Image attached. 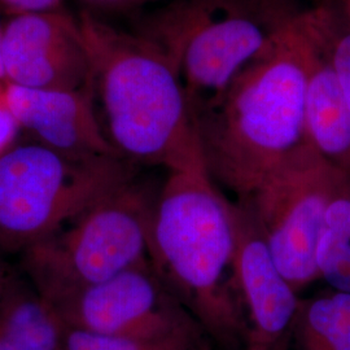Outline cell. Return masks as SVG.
Returning a JSON list of instances; mask_svg holds the SVG:
<instances>
[{
  "label": "cell",
  "instance_id": "19",
  "mask_svg": "<svg viewBox=\"0 0 350 350\" xmlns=\"http://www.w3.org/2000/svg\"><path fill=\"white\" fill-rule=\"evenodd\" d=\"M12 266L8 262H5L4 258H0V293H1V289L7 280V278L10 275V273L12 271Z\"/></svg>",
  "mask_w": 350,
  "mask_h": 350
},
{
  "label": "cell",
  "instance_id": "3",
  "mask_svg": "<svg viewBox=\"0 0 350 350\" xmlns=\"http://www.w3.org/2000/svg\"><path fill=\"white\" fill-rule=\"evenodd\" d=\"M79 23L101 127L120 157L167 172L204 159L195 113L165 52L150 38L133 37L90 14Z\"/></svg>",
  "mask_w": 350,
  "mask_h": 350
},
{
  "label": "cell",
  "instance_id": "7",
  "mask_svg": "<svg viewBox=\"0 0 350 350\" xmlns=\"http://www.w3.org/2000/svg\"><path fill=\"white\" fill-rule=\"evenodd\" d=\"M345 173L306 144L248 199L238 200L250 209L276 266L297 293L319 279L318 240Z\"/></svg>",
  "mask_w": 350,
  "mask_h": 350
},
{
  "label": "cell",
  "instance_id": "17",
  "mask_svg": "<svg viewBox=\"0 0 350 350\" xmlns=\"http://www.w3.org/2000/svg\"><path fill=\"white\" fill-rule=\"evenodd\" d=\"M325 46L338 82L350 107V17L332 10L319 8Z\"/></svg>",
  "mask_w": 350,
  "mask_h": 350
},
{
  "label": "cell",
  "instance_id": "11",
  "mask_svg": "<svg viewBox=\"0 0 350 350\" xmlns=\"http://www.w3.org/2000/svg\"><path fill=\"white\" fill-rule=\"evenodd\" d=\"M4 98L18 127L51 150L79 160L120 157L104 134L92 91L5 85Z\"/></svg>",
  "mask_w": 350,
  "mask_h": 350
},
{
  "label": "cell",
  "instance_id": "18",
  "mask_svg": "<svg viewBox=\"0 0 350 350\" xmlns=\"http://www.w3.org/2000/svg\"><path fill=\"white\" fill-rule=\"evenodd\" d=\"M0 8L10 14L66 11L64 0H0Z\"/></svg>",
  "mask_w": 350,
  "mask_h": 350
},
{
  "label": "cell",
  "instance_id": "4",
  "mask_svg": "<svg viewBox=\"0 0 350 350\" xmlns=\"http://www.w3.org/2000/svg\"><path fill=\"white\" fill-rule=\"evenodd\" d=\"M300 12L282 0H180L156 21L195 116L218 100Z\"/></svg>",
  "mask_w": 350,
  "mask_h": 350
},
{
  "label": "cell",
  "instance_id": "2",
  "mask_svg": "<svg viewBox=\"0 0 350 350\" xmlns=\"http://www.w3.org/2000/svg\"><path fill=\"white\" fill-rule=\"evenodd\" d=\"M234 257L230 201L213 182L204 159L169 170L152 206L150 263L221 349H237L250 341Z\"/></svg>",
  "mask_w": 350,
  "mask_h": 350
},
{
  "label": "cell",
  "instance_id": "1",
  "mask_svg": "<svg viewBox=\"0 0 350 350\" xmlns=\"http://www.w3.org/2000/svg\"><path fill=\"white\" fill-rule=\"evenodd\" d=\"M313 42L312 11L300 12L218 100L195 116L208 173L239 200L310 144L305 98Z\"/></svg>",
  "mask_w": 350,
  "mask_h": 350
},
{
  "label": "cell",
  "instance_id": "20",
  "mask_svg": "<svg viewBox=\"0 0 350 350\" xmlns=\"http://www.w3.org/2000/svg\"><path fill=\"white\" fill-rule=\"evenodd\" d=\"M198 350H266L263 349V348H260V347H256V345H245V347H241V348H237V349H221V348H217L215 345H213L209 342V340L206 341V342H204L202 345H201L200 348Z\"/></svg>",
  "mask_w": 350,
  "mask_h": 350
},
{
  "label": "cell",
  "instance_id": "16",
  "mask_svg": "<svg viewBox=\"0 0 350 350\" xmlns=\"http://www.w3.org/2000/svg\"><path fill=\"white\" fill-rule=\"evenodd\" d=\"M208 340L200 327L160 338H116L68 328L64 350H198Z\"/></svg>",
  "mask_w": 350,
  "mask_h": 350
},
{
  "label": "cell",
  "instance_id": "6",
  "mask_svg": "<svg viewBox=\"0 0 350 350\" xmlns=\"http://www.w3.org/2000/svg\"><path fill=\"white\" fill-rule=\"evenodd\" d=\"M135 178L118 156L79 160L40 143L0 152V254H21Z\"/></svg>",
  "mask_w": 350,
  "mask_h": 350
},
{
  "label": "cell",
  "instance_id": "22",
  "mask_svg": "<svg viewBox=\"0 0 350 350\" xmlns=\"http://www.w3.org/2000/svg\"><path fill=\"white\" fill-rule=\"evenodd\" d=\"M4 88H5V83L0 81V96L4 94Z\"/></svg>",
  "mask_w": 350,
  "mask_h": 350
},
{
  "label": "cell",
  "instance_id": "14",
  "mask_svg": "<svg viewBox=\"0 0 350 350\" xmlns=\"http://www.w3.org/2000/svg\"><path fill=\"white\" fill-rule=\"evenodd\" d=\"M289 341L293 350H350V293L331 289L301 300Z\"/></svg>",
  "mask_w": 350,
  "mask_h": 350
},
{
  "label": "cell",
  "instance_id": "24",
  "mask_svg": "<svg viewBox=\"0 0 350 350\" xmlns=\"http://www.w3.org/2000/svg\"><path fill=\"white\" fill-rule=\"evenodd\" d=\"M0 258H4V257H3V256H1V254H0Z\"/></svg>",
  "mask_w": 350,
  "mask_h": 350
},
{
  "label": "cell",
  "instance_id": "8",
  "mask_svg": "<svg viewBox=\"0 0 350 350\" xmlns=\"http://www.w3.org/2000/svg\"><path fill=\"white\" fill-rule=\"evenodd\" d=\"M68 328L104 336L160 338L200 327L150 261L52 304Z\"/></svg>",
  "mask_w": 350,
  "mask_h": 350
},
{
  "label": "cell",
  "instance_id": "10",
  "mask_svg": "<svg viewBox=\"0 0 350 350\" xmlns=\"http://www.w3.org/2000/svg\"><path fill=\"white\" fill-rule=\"evenodd\" d=\"M235 238V275L248 321L250 344L284 350L297 313L299 293L280 273L250 209L230 201Z\"/></svg>",
  "mask_w": 350,
  "mask_h": 350
},
{
  "label": "cell",
  "instance_id": "9",
  "mask_svg": "<svg viewBox=\"0 0 350 350\" xmlns=\"http://www.w3.org/2000/svg\"><path fill=\"white\" fill-rule=\"evenodd\" d=\"M4 83L92 91V65L79 21L66 12L10 14L3 23Z\"/></svg>",
  "mask_w": 350,
  "mask_h": 350
},
{
  "label": "cell",
  "instance_id": "21",
  "mask_svg": "<svg viewBox=\"0 0 350 350\" xmlns=\"http://www.w3.org/2000/svg\"><path fill=\"white\" fill-rule=\"evenodd\" d=\"M1 31H3V23L0 21V81L4 82V73H3V64H1Z\"/></svg>",
  "mask_w": 350,
  "mask_h": 350
},
{
  "label": "cell",
  "instance_id": "15",
  "mask_svg": "<svg viewBox=\"0 0 350 350\" xmlns=\"http://www.w3.org/2000/svg\"><path fill=\"white\" fill-rule=\"evenodd\" d=\"M317 265L319 278L331 289L350 293V172L340 180L325 211Z\"/></svg>",
  "mask_w": 350,
  "mask_h": 350
},
{
  "label": "cell",
  "instance_id": "5",
  "mask_svg": "<svg viewBox=\"0 0 350 350\" xmlns=\"http://www.w3.org/2000/svg\"><path fill=\"white\" fill-rule=\"evenodd\" d=\"M156 192L133 178L20 254V270L51 304L148 262Z\"/></svg>",
  "mask_w": 350,
  "mask_h": 350
},
{
  "label": "cell",
  "instance_id": "12",
  "mask_svg": "<svg viewBox=\"0 0 350 350\" xmlns=\"http://www.w3.org/2000/svg\"><path fill=\"white\" fill-rule=\"evenodd\" d=\"M312 14L314 42L306 81V135L325 160L350 172V107L327 51L319 8Z\"/></svg>",
  "mask_w": 350,
  "mask_h": 350
},
{
  "label": "cell",
  "instance_id": "23",
  "mask_svg": "<svg viewBox=\"0 0 350 350\" xmlns=\"http://www.w3.org/2000/svg\"><path fill=\"white\" fill-rule=\"evenodd\" d=\"M348 14H349V17H350V0H349V10H348Z\"/></svg>",
  "mask_w": 350,
  "mask_h": 350
},
{
  "label": "cell",
  "instance_id": "13",
  "mask_svg": "<svg viewBox=\"0 0 350 350\" xmlns=\"http://www.w3.org/2000/svg\"><path fill=\"white\" fill-rule=\"evenodd\" d=\"M68 325L17 267L0 293V350H64Z\"/></svg>",
  "mask_w": 350,
  "mask_h": 350
}]
</instances>
